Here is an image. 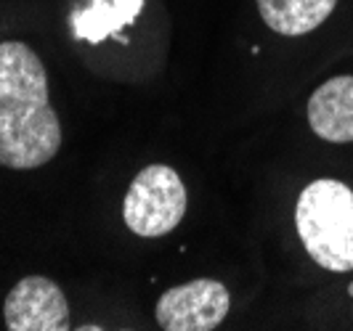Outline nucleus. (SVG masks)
Returning a JSON list of instances; mask_svg holds the SVG:
<instances>
[{
  "instance_id": "f257e3e1",
  "label": "nucleus",
  "mask_w": 353,
  "mask_h": 331,
  "mask_svg": "<svg viewBox=\"0 0 353 331\" xmlns=\"http://www.w3.org/2000/svg\"><path fill=\"white\" fill-rule=\"evenodd\" d=\"M61 149V122L48 98V72L27 43H0V164L37 170Z\"/></svg>"
},
{
  "instance_id": "0eeeda50",
  "label": "nucleus",
  "mask_w": 353,
  "mask_h": 331,
  "mask_svg": "<svg viewBox=\"0 0 353 331\" xmlns=\"http://www.w3.org/2000/svg\"><path fill=\"white\" fill-rule=\"evenodd\" d=\"M255 3L268 30L284 37L308 35L319 30L337 6V0H255Z\"/></svg>"
},
{
  "instance_id": "423d86ee",
  "label": "nucleus",
  "mask_w": 353,
  "mask_h": 331,
  "mask_svg": "<svg viewBox=\"0 0 353 331\" xmlns=\"http://www.w3.org/2000/svg\"><path fill=\"white\" fill-rule=\"evenodd\" d=\"M308 122L327 143H353V74H337L311 93Z\"/></svg>"
},
{
  "instance_id": "f03ea898",
  "label": "nucleus",
  "mask_w": 353,
  "mask_h": 331,
  "mask_svg": "<svg viewBox=\"0 0 353 331\" xmlns=\"http://www.w3.org/2000/svg\"><path fill=\"white\" fill-rule=\"evenodd\" d=\"M295 226L305 252L324 270H353V191L332 178H319L303 189Z\"/></svg>"
},
{
  "instance_id": "6e6552de",
  "label": "nucleus",
  "mask_w": 353,
  "mask_h": 331,
  "mask_svg": "<svg viewBox=\"0 0 353 331\" xmlns=\"http://www.w3.org/2000/svg\"><path fill=\"white\" fill-rule=\"evenodd\" d=\"M141 8L143 0H96V6L72 11V35L88 43H101L104 37H123L120 30L139 17Z\"/></svg>"
},
{
  "instance_id": "39448f33",
  "label": "nucleus",
  "mask_w": 353,
  "mask_h": 331,
  "mask_svg": "<svg viewBox=\"0 0 353 331\" xmlns=\"http://www.w3.org/2000/svg\"><path fill=\"white\" fill-rule=\"evenodd\" d=\"M8 331H67L72 329L70 305L61 286L46 276H27L3 302Z\"/></svg>"
},
{
  "instance_id": "7ed1b4c3",
  "label": "nucleus",
  "mask_w": 353,
  "mask_h": 331,
  "mask_svg": "<svg viewBox=\"0 0 353 331\" xmlns=\"http://www.w3.org/2000/svg\"><path fill=\"white\" fill-rule=\"evenodd\" d=\"M186 186L168 164H149L133 178L123 202V220L136 236L157 239L176 231L186 215Z\"/></svg>"
},
{
  "instance_id": "20e7f679",
  "label": "nucleus",
  "mask_w": 353,
  "mask_h": 331,
  "mask_svg": "<svg viewBox=\"0 0 353 331\" xmlns=\"http://www.w3.org/2000/svg\"><path fill=\"white\" fill-rule=\"evenodd\" d=\"M231 295L215 279H194L170 286L157 299L154 318L165 331H212L229 315Z\"/></svg>"
}]
</instances>
